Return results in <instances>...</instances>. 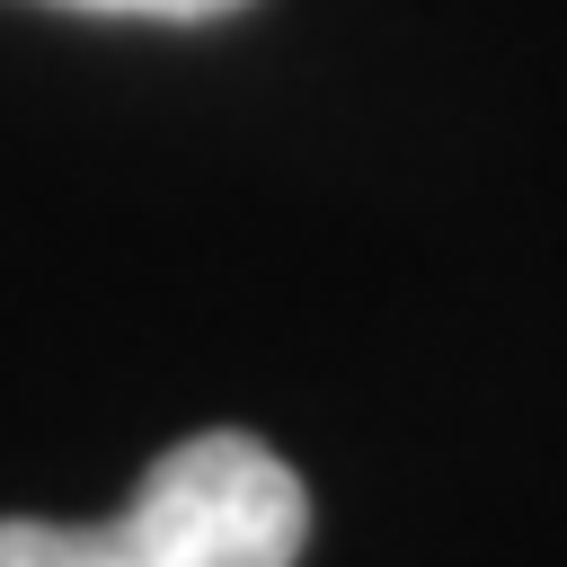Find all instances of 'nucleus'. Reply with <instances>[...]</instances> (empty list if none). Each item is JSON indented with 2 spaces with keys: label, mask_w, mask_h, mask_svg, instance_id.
Listing matches in <instances>:
<instances>
[{
  "label": "nucleus",
  "mask_w": 567,
  "mask_h": 567,
  "mask_svg": "<svg viewBox=\"0 0 567 567\" xmlns=\"http://www.w3.org/2000/svg\"><path fill=\"white\" fill-rule=\"evenodd\" d=\"M310 496L284 452L239 425L168 443L115 523H0V567H292Z\"/></svg>",
  "instance_id": "nucleus-1"
},
{
  "label": "nucleus",
  "mask_w": 567,
  "mask_h": 567,
  "mask_svg": "<svg viewBox=\"0 0 567 567\" xmlns=\"http://www.w3.org/2000/svg\"><path fill=\"white\" fill-rule=\"evenodd\" d=\"M53 9H89V18H168V27H186V18H230V9H248V0H53Z\"/></svg>",
  "instance_id": "nucleus-2"
}]
</instances>
